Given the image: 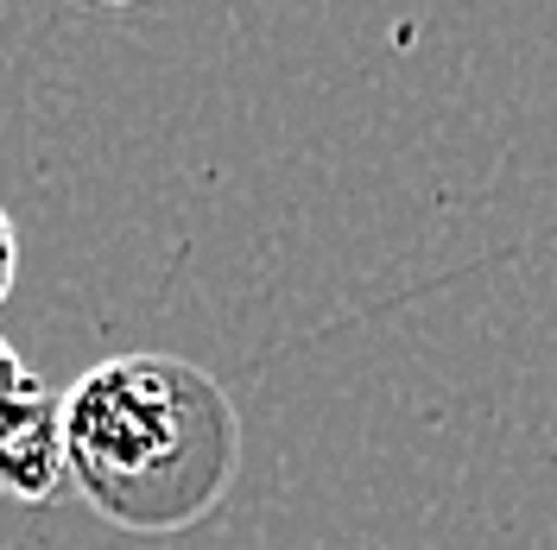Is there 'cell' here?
Returning a JSON list of instances; mask_svg holds the SVG:
<instances>
[{
  "label": "cell",
  "mask_w": 557,
  "mask_h": 550,
  "mask_svg": "<svg viewBox=\"0 0 557 550\" xmlns=\"http://www.w3.org/2000/svg\"><path fill=\"white\" fill-rule=\"evenodd\" d=\"M70 487L121 532L203 525L242 475V412L184 354H114L64 392Z\"/></svg>",
  "instance_id": "cell-1"
},
{
  "label": "cell",
  "mask_w": 557,
  "mask_h": 550,
  "mask_svg": "<svg viewBox=\"0 0 557 550\" xmlns=\"http://www.w3.org/2000/svg\"><path fill=\"white\" fill-rule=\"evenodd\" d=\"M13 278H20V228H13V215L0 203V304L13 298Z\"/></svg>",
  "instance_id": "cell-3"
},
{
  "label": "cell",
  "mask_w": 557,
  "mask_h": 550,
  "mask_svg": "<svg viewBox=\"0 0 557 550\" xmlns=\"http://www.w3.org/2000/svg\"><path fill=\"white\" fill-rule=\"evenodd\" d=\"M70 487V443H64V392L45 379H26L0 405V493L13 507H51V493Z\"/></svg>",
  "instance_id": "cell-2"
},
{
  "label": "cell",
  "mask_w": 557,
  "mask_h": 550,
  "mask_svg": "<svg viewBox=\"0 0 557 550\" xmlns=\"http://www.w3.org/2000/svg\"><path fill=\"white\" fill-rule=\"evenodd\" d=\"M26 379H33V367L20 361V348H13L7 336H0V405H7V399H13V392L26 386Z\"/></svg>",
  "instance_id": "cell-4"
}]
</instances>
